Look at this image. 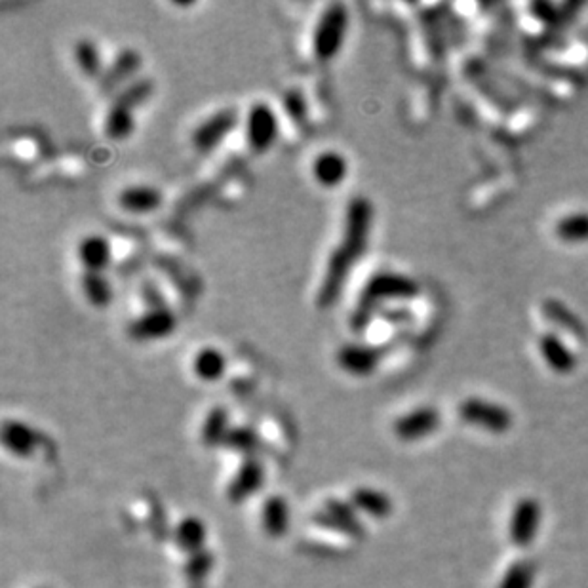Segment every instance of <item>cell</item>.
<instances>
[{"mask_svg":"<svg viewBox=\"0 0 588 588\" xmlns=\"http://www.w3.org/2000/svg\"><path fill=\"white\" fill-rule=\"evenodd\" d=\"M372 220H374V208L366 196H355V199L346 204L339 246L332 252L318 288V295H316L318 309H330L332 304L341 297L348 273H351L358 257L367 248Z\"/></svg>","mask_w":588,"mask_h":588,"instance_id":"6da1fadb","label":"cell"},{"mask_svg":"<svg viewBox=\"0 0 588 588\" xmlns=\"http://www.w3.org/2000/svg\"><path fill=\"white\" fill-rule=\"evenodd\" d=\"M418 294L419 286L413 278L400 273H377L362 288L356 301V309L351 315V325L356 332H360L372 322V316L376 315L381 303L390 299H413Z\"/></svg>","mask_w":588,"mask_h":588,"instance_id":"7a4b0ae2","label":"cell"},{"mask_svg":"<svg viewBox=\"0 0 588 588\" xmlns=\"http://www.w3.org/2000/svg\"><path fill=\"white\" fill-rule=\"evenodd\" d=\"M346 26L348 12L345 5L334 3L322 10L313 33V50L318 59L328 61L339 54L346 35Z\"/></svg>","mask_w":588,"mask_h":588,"instance_id":"3957f363","label":"cell"},{"mask_svg":"<svg viewBox=\"0 0 588 588\" xmlns=\"http://www.w3.org/2000/svg\"><path fill=\"white\" fill-rule=\"evenodd\" d=\"M178 328V318L168 307L147 309L143 315L136 316L128 324V337L138 343L160 341L170 337Z\"/></svg>","mask_w":588,"mask_h":588,"instance_id":"277c9868","label":"cell"},{"mask_svg":"<svg viewBox=\"0 0 588 588\" xmlns=\"http://www.w3.org/2000/svg\"><path fill=\"white\" fill-rule=\"evenodd\" d=\"M459 416L465 423L476 425L493 434H503L512 427V416L507 407L480 398H469L461 404Z\"/></svg>","mask_w":588,"mask_h":588,"instance_id":"5b68a950","label":"cell"},{"mask_svg":"<svg viewBox=\"0 0 588 588\" xmlns=\"http://www.w3.org/2000/svg\"><path fill=\"white\" fill-rule=\"evenodd\" d=\"M278 136V120L267 103H253L246 117V139L253 152H265Z\"/></svg>","mask_w":588,"mask_h":588,"instance_id":"8992f818","label":"cell"},{"mask_svg":"<svg viewBox=\"0 0 588 588\" xmlns=\"http://www.w3.org/2000/svg\"><path fill=\"white\" fill-rule=\"evenodd\" d=\"M238 124V113L234 108H222V111L208 117L201 126L194 128L191 136L192 147L201 152H208L222 145L223 139L232 132Z\"/></svg>","mask_w":588,"mask_h":588,"instance_id":"52a82bcc","label":"cell"},{"mask_svg":"<svg viewBox=\"0 0 588 588\" xmlns=\"http://www.w3.org/2000/svg\"><path fill=\"white\" fill-rule=\"evenodd\" d=\"M335 360L345 374L355 377H366L376 372V367L381 360V353L377 346H369L362 343H346L337 351Z\"/></svg>","mask_w":588,"mask_h":588,"instance_id":"ba28073f","label":"cell"},{"mask_svg":"<svg viewBox=\"0 0 588 588\" xmlns=\"http://www.w3.org/2000/svg\"><path fill=\"white\" fill-rule=\"evenodd\" d=\"M440 427V416L438 411L434 407H418L406 416H402L398 421H395V430L397 437L400 440L411 442V440H419L428 437L434 430Z\"/></svg>","mask_w":588,"mask_h":588,"instance_id":"9c48e42d","label":"cell"},{"mask_svg":"<svg viewBox=\"0 0 588 588\" xmlns=\"http://www.w3.org/2000/svg\"><path fill=\"white\" fill-rule=\"evenodd\" d=\"M541 521V507L535 499H521L511 518V539L518 547H528L535 539Z\"/></svg>","mask_w":588,"mask_h":588,"instance_id":"30bf717a","label":"cell"},{"mask_svg":"<svg viewBox=\"0 0 588 588\" xmlns=\"http://www.w3.org/2000/svg\"><path fill=\"white\" fill-rule=\"evenodd\" d=\"M263 478H265L263 465H261V461L255 459V457H248V459L241 465V469H238V472L234 474L232 482L229 484L227 497L232 500V503H242L244 499L252 497L261 488Z\"/></svg>","mask_w":588,"mask_h":588,"instance_id":"8fae6325","label":"cell"},{"mask_svg":"<svg viewBox=\"0 0 588 588\" xmlns=\"http://www.w3.org/2000/svg\"><path fill=\"white\" fill-rule=\"evenodd\" d=\"M313 178L320 187L325 189H335L339 187L346 173H348V164L346 159L337 150H324L313 160Z\"/></svg>","mask_w":588,"mask_h":588,"instance_id":"7c38bea8","label":"cell"},{"mask_svg":"<svg viewBox=\"0 0 588 588\" xmlns=\"http://www.w3.org/2000/svg\"><path fill=\"white\" fill-rule=\"evenodd\" d=\"M77 253L86 273H103L111 263V244L101 234L84 236L78 242Z\"/></svg>","mask_w":588,"mask_h":588,"instance_id":"4fadbf2b","label":"cell"},{"mask_svg":"<svg viewBox=\"0 0 588 588\" xmlns=\"http://www.w3.org/2000/svg\"><path fill=\"white\" fill-rule=\"evenodd\" d=\"M162 204L159 189L149 185H132L119 192V206L129 213L155 211Z\"/></svg>","mask_w":588,"mask_h":588,"instance_id":"5bb4252c","label":"cell"},{"mask_svg":"<svg viewBox=\"0 0 588 588\" xmlns=\"http://www.w3.org/2000/svg\"><path fill=\"white\" fill-rule=\"evenodd\" d=\"M227 369L225 355L215 346H204L192 356V374L201 381L213 383L222 379Z\"/></svg>","mask_w":588,"mask_h":588,"instance_id":"9a60e30c","label":"cell"},{"mask_svg":"<svg viewBox=\"0 0 588 588\" xmlns=\"http://www.w3.org/2000/svg\"><path fill=\"white\" fill-rule=\"evenodd\" d=\"M36 432L19 421H6L3 427V444L17 457H29L36 448Z\"/></svg>","mask_w":588,"mask_h":588,"instance_id":"2e32d148","label":"cell"},{"mask_svg":"<svg viewBox=\"0 0 588 588\" xmlns=\"http://www.w3.org/2000/svg\"><path fill=\"white\" fill-rule=\"evenodd\" d=\"M322 521H325V524L330 526H335L337 530L353 537H362L364 533V528L356 518L353 505H346L343 500H328V503H325V514L322 516Z\"/></svg>","mask_w":588,"mask_h":588,"instance_id":"e0dca14e","label":"cell"},{"mask_svg":"<svg viewBox=\"0 0 588 588\" xmlns=\"http://www.w3.org/2000/svg\"><path fill=\"white\" fill-rule=\"evenodd\" d=\"M290 526V509L284 497L273 495L263 507V528L271 539L284 537Z\"/></svg>","mask_w":588,"mask_h":588,"instance_id":"ac0fdd59","label":"cell"},{"mask_svg":"<svg viewBox=\"0 0 588 588\" xmlns=\"http://www.w3.org/2000/svg\"><path fill=\"white\" fill-rule=\"evenodd\" d=\"M141 67V56L134 48H124L117 54L115 61L111 63V67L107 69L105 77L101 78V88L108 90L115 88L119 82L128 78L129 75H134Z\"/></svg>","mask_w":588,"mask_h":588,"instance_id":"d6986e66","label":"cell"},{"mask_svg":"<svg viewBox=\"0 0 588 588\" xmlns=\"http://www.w3.org/2000/svg\"><path fill=\"white\" fill-rule=\"evenodd\" d=\"M539 348H541V356L554 369V372L570 374L575 367V358L570 353V348L565 346L556 335H549V334L542 335V339L539 341Z\"/></svg>","mask_w":588,"mask_h":588,"instance_id":"ffe728a7","label":"cell"},{"mask_svg":"<svg viewBox=\"0 0 588 588\" xmlns=\"http://www.w3.org/2000/svg\"><path fill=\"white\" fill-rule=\"evenodd\" d=\"M229 413L223 406H215L210 409V413L206 416L204 423H202V432H201V438L202 444L208 448H215V446H223L227 437H229Z\"/></svg>","mask_w":588,"mask_h":588,"instance_id":"44dd1931","label":"cell"},{"mask_svg":"<svg viewBox=\"0 0 588 588\" xmlns=\"http://www.w3.org/2000/svg\"><path fill=\"white\" fill-rule=\"evenodd\" d=\"M353 507L374 516V518H387L392 512V500L387 493L372 490V488H358L353 491Z\"/></svg>","mask_w":588,"mask_h":588,"instance_id":"7402d4cb","label":"cell"},{"mask_svg":"<svg viewBox=\"0 0 588 588\" xmlns=\"http://www.w3.org/2000/svg\"><path fill=\"white\" fill-rule=\"evenodd\" d=\"M82 294L92 307L96 309H107L113 301V288L111 282H108L101 273H86L80 278Z\"/></svg>","mask_w":588,"mask_h":588,"instance_id":"603a6c76","label":"cell"},{"mask_svg":"<svg viewBox=\"0 0 588 588\" xmlns=\"http://www.w3.org/2000/svg\"><path fill=\"white\" fill-rule=\"evenodd\" d=\"M176 542L178 547L185 552H199L204 551V542H206V526L201 518L189 516L181 520L178 528H176Z\"/></svg>","mask_w":588,"mask_h":588,"instance_id":"cb8c5ba5","label":"cell"},{"mask_svg":"<svg viewBox=\"0 0 588 588\" xmlns=\"http://www.w3.org/2000/svg\"><path fill=\"white\" fill-rule=\"evenodd\" d=\"M73 57L78 65V69L88 77L98 78L101 73V56L96 46V42L90 38H78L73 45Z\"/></svg>","mask_w":588,"mask_h":588,"instance_id":"d4e9b609","label":"cell"},{"mask_svg":"<svg viewBox=\"0 0 588 588\" xmlns=\"http://www.w3.org/2000/svg\"><path fill=\"white\" fill-rule=\"evenodd\" d=\"M132 132H134L132 111L117 103H111V108H108V113L105 117V134L115 141H122Z\"/></svg>","mask_w":588,"mask_h":588,"instance_id":"484cf974","label":"cell"},{"mask_svg":"<svg viewBox=\"0 0 588 588\" xmlns=\"http://www.w3.org/2000/svg\"><path fill=\"white\" fill-rule=\"evenodd\" d=\"M556 236L563 242H588V213L562 217L556 223Z\"/></svg>","mask_w":588,"mask_h":588,"instance_id":"4316f807","label":"cell"},{"mask_svg":"<svg viewBox=\"0 0 588 588\" xmlns=\"http://www.w3.org/2000/svg\"><path fill=\"white\" fill-rule=\"evenodd\" d=\"M152 90H155V84H152L149 78H139L129 86H126V88L115 98L113 103L126 107V108H129V111H134L138 105H141L143 101H147L150 98Z\"/></svg>","mask_w":588,"mask_h":588,"instance_id":"83f0119b","label":"cell"},{"mask_svg":"<svg viewBox=\"0 0 588 588\" xmlns=\"http://www.w3.org/2000/svg\"><path fill=\"white\" fill-rule=\"evenodd\" d=\"M223 446H227L232 451L253 457L255 449L259 448V437L250 427H231L229 437Z\"/></svg>","mask_w":588,"mask_h":588,"instance_id":"f1b7e54d","label":"cell"},{"mask_svg":"<svg viewBox=\"0 0 588 588\" xmlns=\"http://www.w3.org/2000/svg\"><path fill=\"white\" fill-rule=\"evenodd\" d=\"M535 577V563L530 560H520L507 572L499 588H531Z\"/></svg>","mask_w":588,"mask_h":588,"instance_id":"f546056e","label":"cell"},{"mask_svg":"<svg viewBox=\"0 0 588 588\" xmlns=\"http://www.w3.org/2000/svg\"><path fill=\"white\" fill-rule=\"evenodd\" d=\"M211 568H213V556L208 551H199L191 554L185 573L192 583L199 584L211 572Z\"/></svg>","mask_w":588,"mask_h":588,"instance_id":"4dcf8cb0","label":"cell"},{"mask_svg":"<svg viewBox=\"0 0 588 588\" xmlns=\"http://www.w3.org/2000/svg\"><path fill=\"white\" fill-rule=\"evenodd\" d=\"M284 108L286 113L295 120V124H303L307 120V101L299 90H288L284 94Z\"/></svg>","mask_w":588,"mask_h":588,"instance_id":"1f68e13d","label":"cell"},{"mask_svg":"<svg viewBox=\"0 0 588 588\" xmlns=\"http://www.w3.org/2000/svg\"><path fill=\"white\" fill-rule=\"evenodd\" d=\"M141 295H143V299H145V303H147V307H149V309L166 307V304H164V299H162V295L159 294L157 286H152V284H143Z\"/></svg>","mask_w":588,"mask_h":588,"instance_id":"d6a6232c","label":"cell"},{"mask_svg":"<svg viewBox=\"0 0 588 588\" xmlns=\"http://www.w3.org/2000/svg\"><path fill=\"white\" fill-rule=\"evenodd\" d=\"M192 588H204V586H202V584H194Z\"/></svg>","mask_w":588,"mask_h":588,"instance_id":"836d02e7","label":"cell"}]
</instances>
